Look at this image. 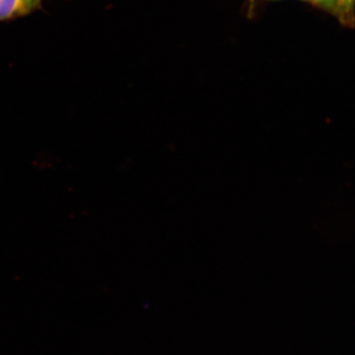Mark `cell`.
Returning a JSON list of instances; mask_svg holds the SVG:
<instances>
[{
    "label": "cell",
    "instance_id": "obj_3",
    "mask_svg": "<svg viewBox=\"0 0 355 355\" xmlns=\"http://www.w3.org/2000/svg\"><path fill=\"white\" fill-rule=\"evenodd\" d=\"M27 15L41 8L43 0H22Z\"/></svg>",
    "mask_w": 355,
    "mask_h": 355
},
{
    "label": "cell",
    "instance_id": "obj_2",
    "mask_svg": "<svg viewBox=\"0 0 355 355\" xmlns=\"http://www.w3.org/2000/svg\"><path fill=\"white\" fill-rule=\"evenodd\" d=\"M334 12L338 14L345 22L350 23L354 19V0H331L329 7Z\"/></svg>",
    "mask_w": 355,
    "mask_h": 355
},
{
    "label": "cell",
    "instance_id": "obj_1",
    "mask_svg": "<svg viewBox=\"0 0 355 355\" xmlns=\"http://www.w3.org/2000/svg\"><path fill=\"white\" fill-rule=\"evenodd\" d=\"M27 16L22 0H0V22Z\"/></svg>",
    "mask_w": 355,
    "mask_h": 355
},
{
    "label": "cell",
    "instance_id": "obj_4",
    "mask_svg": "<svg viewBox=\"0 0 355 355\" xmlns=\"http://www.w3.org/2000/svg\"><path fill=\"white\" fill-rule=\"evenodd\" d=\"M305 1H309L311 3L317 4V6H321L329 8L331 6V0H305Z\"/></svg>",
    "mask_w": 355,
    "mask_h": 355
}]
</instances>
